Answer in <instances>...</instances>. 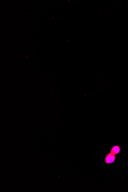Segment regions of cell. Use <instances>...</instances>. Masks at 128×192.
I'll return each mask as SVG.
<instances>
[{
  "instance_id": "1",
  "label": "cell",
  "mask_w": 128,
  "mask_h": 192,
  "mask_svg": "<svg viewBox=\"0 0 128 192\" xmlns=\"http://www.w3.org/2000/svg\"><path fill=\"white\" fill-rule=\"evenodd\" d=\"M116 158V155L113 154L111 153H109L105 156V163L108 164L113 163L115 161Z\"/></svg>"
},
{
  "instance_id": "2",
  "label": "cell",
  "mask_w": 128,
  "mask_h": 192,
  "mask_svg": "<svg viewBox=\"0 0 128 192\" xmlns=\"http://www.w3.org/2000/svg\"><path fill=\"white\" fill-rule=\"evenodd\" d=\"M120 147L118 146L115 145L111 149L110 153H113V154L116 155L120 153Z\"/></svg>"
}]
</instances>
